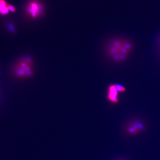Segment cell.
<instances>
[{"label": "cell", "mask_w": 160, "mask_h": 160, "mask_svg": "<svg viewBox=\"0 0 160 160\" xmlns=\"http://www.w3.org/2000/svg\"><path fill=\"white\" fill-rule=\"evenodd\" d=\"M132 43L127 39L117 38L112 40L108 45L107 54L112 60L117 62L125 61L132 49Z\"/></svg>", "instance_id": "6da1fadb"}, {"label": "cell", "mask_w": 160, "mask_h": 160, "mask_svg": "<svg viewBox=\"0 0 160 160\" xmlns=\"http://www.w3.org/2000/svg\"><path fill=\"white\" fill-rule=\"evenodd\" d=\"M17 74L21 78H27L33 74V63L29 58L24 59L18 63Z\"/></svg>", "instance_id": "7a4b0ae2"}, {"label": "cell", "mask_w": 160, "mask_h": 160, "mask_svg": "<svg viewBox=\"0 0 160 160\" xmlns=\"http://www.w3.org/2000/svg\"><path fill=\"white\" fill-rule=\"evenodd\" d=\"M26 12L29 18L32 19L39 18L43 14L44 8L39 1L32 0L27 3L26 6Z\"/></svg>", "instance_id": "3957f363"}, {"label": "cell", "mask_w": 160, "mask_h": 160, "mask_svg": "<svg viewBox=\"0 0 160 160\" xmlns=\"http://www.w3.org/2000/svg\"><path fill=\"white\" fill-rule=\"evenodd\" d=\"M126 87L120 84H112L108 87L107 91V99L112 103L116 104L119 102V93H123L126 91Z\"/></svg>", "instance_id": "277c9868"}, {"label": "cell", "mask_w": 160, "mask_h": 160, "mask_svg": "<svg viewBox=\"0 0 160 160\" xmlns=\"http://www.w3.org/2000/svg\"><path fill=\"white\" fill-rule=\"evenodd\" d=\"M15 11L14 6L8 4L5 0H0V14L6 15L8 14L9 12H14Z\"/></svg>", "instance_id": "5b68a950"}]
</instances>
